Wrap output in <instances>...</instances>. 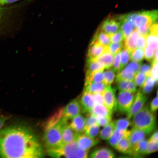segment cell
I'll return each instance as SVG.
<instances>
[{
  "label": "cell",
  "mask_w": 158,
  "mask_h": 158,
  "mask_svg": "<svg viewBox=\"0 0 158 158\" xmlns=\"http://www.w3.org/2000/svg\"><path fill=\"white\" fill-rule=\"evenodd\" d=\"M44 152L32 130L22 125L3 128L0 131V157H43Z\"/></svg>",
  "instance_id": "cell-1"
},
{
  "label": "cell",
  "mask_w": 158,
  "mask_h": 158,
  "mask_svg": "<svg viewBox=\"0 0 158 158\" xmlns=\"http://www.w3.org/2000/svg\"><path fill=\"white\" fill-rule=\"evenodd\" d=\"M133 128L143 130L151 133L155 127L156 118L147 105L144 106L132 117Z\"/></svg>",
  "instance_id": "cell-2"
},
{
  "label": "cell",
  "mask_w": 158,
  "mask_h": 158,
  "mask_svg": "<svg viewBox=\"0 0 158 158\" xmlns=\"http://www.w3.org/2000/svg\"><path fill=\"white\" fill-rule=\"evenodd\" d=\"M87 151L80 149L75 141L68 143H62L56 147L47 150L49 155L56 158H87Z\"/></svg>",
  "instance_id": "cell-3"
},
{
  "label": "cell",
  "mask_w": 158,
  "mask_h": 158,
  "mask_svg": "<svg viewBox=\"0 0 158 158\" xmlns=\"http://www.w3.org/2000/svg\"><path fill=\"white\" fill-rule=\"evenodd\" d=\"M64 121L63 117L56 124L45 130L43 141L47 151L56 147L63 143L62 130Z\"/></svg>",
  "instance_id": "cell-4"
},
{
  "label": "cell",
  "mask_w": 158,
  "mask_h": 158,
  "mask_svg": "<svg viewBox=\"0 0 158 158\" xmlns=\"http://www.w3.org/2000/svg\"><path fill=\"white\" fill-rule=\"evenodd\" d=\"M157 10L142 11L138 12L134 22V25L140 34L146 37L151 26L157 20Z\"/></svg>",
  "instance_id": "cell-5"
},
{
  "label": "cell",
  "mask_w": 158,
  "mask_h": 158,
  "mask_svg": "<svg viewBox=\"0 0 158 158\" xmlns=\"http://www.w3.org/2000/svg\"><path fill=\"white\" fill-rule=\"evenodd\" d=\"M142 61L137 62L131 61L121 70L117 73L115 78V83L121 80L133 81L135 76L139 71Z\"/></svg>",
  "instance_id": "cell-6"
},
{
  "label": "cell",
  "mask_w": 158,
  "mask_h": 158,
  "mask_svg": "<svg viewBox=\"0 0 158 158\" xmlns=\"http://www.w3.org/2000/svg\"><path fill=\"white\" fill-rule=\"evenodd\" d=\"M134 93L125 91H119L117 99V108L121 113H126L130 108L135 96Z\"/></svg>",
  "instance_id": "cell-7"
},
{
  "label": "cell",
  "mask_w": 158,
  "mask_h": 158,
  "mask_svg": "<svg viewBox=\"0 0 158 158\" xmlns=\"http://www.w3.org/2000/svg\"><path fill=\"white\" fill-rule=\"evenodd\" d=\"M148 99V97L139 90L135 96L131 106L126 113L127 117L130 119L144 106Z\"/></svg>",
  "instance_id": "cell-8"
},
{
  "label": "cell",
  "mask_w": 158,
  "mask_h": 158,
  "mask_svg": "<svg viewBox=\"0 0 158 158\" xmlns=\"http://www.w3.org/2000/svg\"><path fill=\"white\" fill-rule=\"evenodd\" d=\"M116 91V88L110 85L106 87L102 93L103 104L113 112L117 108Z\"/></svg>",
  "instance_id": "cell-9"
},
{
  "label": "cell",
  "mask_w": 158,
  "mask_h": 158,
  "mask_svg": "<svg viewBox=\"0 0 158 158\" xmlns=\"http://www.w3.org/2000/svg\"><path fill=\"white\" fill-rule=\"evenodd\" d=\"M75 141L80 149L85 151H88L99 142L98 140L91 138L83 133H78Z\"/></svg>",
  "instance_id": "cell-10"
},
{
  "label": "cell",
  "mask_w": 158,
  "mask_h": 158,
  "mask_svg": "<svg viewBox=\"0 0 158 158\" xmlns=\"http://www.w3.org/2000/svg\"><path fill=\"white\" fill-rule=\"evenodd\" d=\"M81 107L80 99L77 97L73 99L63 109V116L71 118L80 114Z\"/></svg>",
  "instance_id": "cell-11"
},
{
  "label": "cell",
  "mask_w": 158,
  "mask_h": 158,
  "mask_svg": "<svg viewBox=\"0 0 158 158\" xmlns=\"http://www.w3.org/2000/svg\"><path fill=\"white\" fill-rule=\"evenodd\" d=\"M80 103L83 112L85 114H90L96 105L93 94L83 91Z\"/></svg>",
  "instance_id": "cell-12"
},
{
  "label": "cell",
  "mask_w": 158,
  "mask_h": 158,
  "mask_svg": "<svg viewBox=\"0 0 158 158\" xmlns=\"http://www.w3.org/2000/svg\"><path fill=\"white\" fill-rule=\"evenodd\" d=\"M105 47L96 41H92L89 46L87 60H94L107 49Z\"/></svg>",
  "instance_id": "cell-13"
},
{
  "label": "cell",
  "mask_w": 158,
  "mask_h": 158,
  "mask_svg": "<svg viewBox=\"0 0 158 158\" xmlns=\"http://www.w3.org/2000/svg\"><path fill=\"white\" fill-rule=\"evenodd\" d=\"M120 24L116 18H108L104 20L101 25L100 30L109 35L120 29Z\"/></svg>",
  "instance_id": "cell-14"
},
{
  "label": "cell",
  "mask_w": 158,
  "mask_h": 158,
  "mask_svg": "<svg viewBox=\"0 0 158 158\" xmlns=\"http://www.w3.org/2000/svg\"><path fill=\"white\" fill-rule=\"evenodd\" d=\"M78 133L72 128L68 121L65 122L62 127L63 143L66 144L74 141Z\"/></svg>",
  "instance_id": "cell-15"
},
{
  "label": "cell",
  "mask_w": 158,
  "mask_h": 158,
  "mask_svg": "<svg viewBox=\"0 0 158 158\" xmlns=\"http://www.w3.org/2000/svg\"><path fill=\"white\" fill-rule=\"evenodd\" d=\"M150 134L145 130L133 128L130 130L129 136L130 147L127 151L135 144L145 139L146 137Z\"/></svg>",
  "instance_id": "cell-16"
},
{
  "label": "cell",
  "mask_w": 158,
  "mask_h": 158,
  "mask_svg": "<svg viewBox=\"0 0 158 158\" xmlns=\"http://www.w3.org/2000/svg\"><path fill=\"white\" fill-rule=\"evenodd\" d=\"M148 139L146 138L137 142L133 145L125 154L134 157H139L145 155Z\"/></svg>",
  "instance_id": "cell-17"
},
{
  "label": "cell",
  "mask_w": 158,
  "mask_h": 158,
  "mask_svg": "<svg viewBox=\"0 0 158 158\" xmlns=\"http://www.w3.org/2000/svg\"><path fill=\"white\" fill-rule=\"evenodd\" d=\"M140 33L136 28L134 29L131 34L124 40L123 47L131 53L137 48V41Z\"/></svg>",
  "instance_id": "cell-18"
},
{
  "label": "cell",
  "mask_w": 158,
  "mask_h": 158,
  "mask_svg": "<svg viewBox=\"0 0 158 158\" xmlns=\"http://www.w3.org/2000/svg\"><path fill=\"white\" fill-rule=\"evenodd\" d=\"M114 153L110 149L101 147L95 149L91 153L89 157L93 158H113L115 157Z\"/></svg>",
  "instance_id": "cell-19"
},
{
  "label": "cell",
  "mask_w": 158,
  "mask_h": 158,
  "mask_svg": "<svg viewBox=\"0 0 158 158\" xmlns=\"http://www.w3.org/2000/svg\"><path fill=\"white\" fill-rule=\"evenodd\" d=\"M70 125L77 133H81L85 131V118L80 114L71 118Z\"/></svg>",
  "instance_id": "cell-20"
},
{
  "label": "cell",
  "mask_w": 158,
  "mask_h": 158,
  "mask_svg": "<svg viewBox=\"0 0 158 158\" xmlns=\"http://www.w3.org/2000/svg\"><path fill=\"white\" fill-rule=\"evenodd\" d=\"M114 58V56L109 51L107 48L103 53L94 60L103 63L104 65L105 69H108L112 67Z\"/></svg>",
  "instance_id": "cell-21"
},
{
  "label": "cell",
  "mask_w": 158,
  "mask_h": 158,
  "mask_svg": "<svg viewBox=\"0 0 158 158\" xmlns=\"http://www.w3.org/2000/svg\"><path fill=\"white\" fill-rule=\"evenodd\" d=\"M113 112L104 104H96L90 113L96 117L98 116L105 117L112 116Z\"/></svg>",
  "instance_id": "cell-22"
},
{
  "label": "cell",
  "mask_w": 158,
  "mask_h": 158,
  "mask_svg": "<svg viewBox=\"0 0 158 158\" xmlns=\"http://www.w3.org/2000/svg\"><path fill=\"white\" fill-rule=\"evenodd\" d=\"M130 133V130L121 131L115 129L111 137L108 140L109 144L114 148L119 140L124 137L129 136Z\"/></svg>",
  "instance_id": "cell-23"
},
{
  "label": "cell",
  "mask_w": 158,
  "mask_h": 158,
  "mask_svg": "<svg viewBox=\"0 0 158 158\" xmlns=\"http://www.w3.org/2000/svg\"><path fill=\"white\" fill-rule=\"evenodd\" d=\"M107 86L104 82L85 84L84 91L92 94H102Z\"/></svg>",
  "instance_id": "cell-24"
},
{
  "label": "cell",
  "mask_w": 158,
  "mask_h": 158,
  "mask_svg": "<svg viewBox=\"0 0 158 158\" xmlns=\"http://www.w3.org/2000/svg\"><path fill=\"white\" fill-rule=\"evenodd\" d=\"M117 83L116 88L119 91H125L134 93L136 90V86L133 80H121Z\"/></svg>",
  "instance_id": "cell-25"
},
{
  "label": "cell",
  "mask_w": 158,
  "mask_h": 158,
  "mask_svg": "<svg viewBox=\"0 0 158 158\" xmlns=\"http://www.w3.org/2000/svg\"><path fill=\"white\" fill-rule=\"evenodd\" d=\"M63 116V109L61 108L57 110L46 121L44 126L45 130L56 124Z\"/></svg>",
  "instance_id": "cell-26"
},
{
  "label": "cell",
  "mask_w": 158,
  "mask_h": 158,
  "mask_svg": "<svg viewBox=\"0 0 158 158\" xmlns=\"http://www.w3.org/2000/svg\"><path fill=\"white\" fill-rule=\"evenodd\" d=\"M114 121H111L104 127L99 132V138L102 140H108L111 137L115 129Z\"/></svg>",
  "instance_id": "cell-27"
},
{
  "label": "cell",
  "mask_w": 158,
  "mask_h": 158,
  "mask_svg": "<svg viewBox=\"0 0 158 158\" xmlns=\"http://www.w3.org/2000/svg\"><path fill=\"white\" fill-rule=\"evenodd\" d=\"M104 70L86 74L85 84L103 82Z\"/></svg>",
  "instance_id": "cell-28"
},
{
  "label": "cell",
  "mask_w": 158,
  "mask_h": 158,
  "mask_svg": "<svg viewBox=\"0 0 158 158\" xmlns=\"http://www.w3.org/2000/svg\"><path fill=\"white\" fill-rule=\"evenodd\" d=\"M92 41H96L105 47H107L111 42L109 35L101 30L96 34Z\"/></svg>",
  "instance_id": "cell-29"
},
{
  "label": "cell",
  "mask_w": 158,
  "mask_h": 158,
  "mask_svg": "<svg viewBox=\"0 0 158 158\" xmlns=\"http://www.w3.org/2000/svg\"><path fill=\"white\" fill-rule=\"evenodd\" d=\"M105 69L104 65L95 60H87L86 74H89Z\"/></svg>",
  "instance_id": "cell-30"
},
{
  "label": "cell",
  "mask_w": 158,
  "mask_h": 158,
  "mask_svg": "<svg viewBox=\"0 0 158 158\" xmlns=\"http://www.w3.org/2000/svg\"><path fill=\"white\" fill-rule=\"evenodd\" d=\"M129 136L124 137L119 140L114 147L115 149L120 152L125 154L130 147Z\"/></svg>",
  "instance_id": "cell-31"
},
{
  "label": "cell",
  "mask_w": 158,
  "mask_h": 158,
  "mask_svg": "<svg viewBox=\"0 0 158 158\" xmlns=\"http://www.w3.org/2000/svg\"><path fill=\"white\" fill-rule=\"evenodd\" d=\"M120 29L122 32L125 40L132 33L135 27L134 24L124 21L120 23Z\"/></svg>",
  "instance_id": "cell-32"
},
{
  "label": "cell",
  "mask_w": 158,
  "mask_h": 158,
  "mask_svg": "<svg viewBox=\"0 0 158 158\" xmlns=\"http://www.w3.org/2000/svg\"><path fill=\"white\" fill-rule=\"evenodd\" d=\"M158 32H149L146 36V45L154 50L158 49Z\"/></svg>",
  "instance_id": "cell-33"
},
{
  "label": "cell",
  "mask_w": 158,
  "mask_h": 158,
  "mask_svg": "<svg viewBox=\"0 0 158 158\" xmlns=\"http://www.w3.org/2000/svg\"><path fill=\"white\" fill-rule=\"evenodd\" d=\"M120 52L121 64L120 69L118 73L121 70L127 65L130 59L131 54L127 49L123 47Z\"/></svg>",
  "instance_id": "cell-34"
},
{
  "label": "cell",
  "mask_w": 158,
  "mask_h": 158,
  "mask_svg": "<svg viewBox=\"0 0 158 158\" xmlns=\"http://www.w3.org/2000/svg\"><path fill=\"white\" fill-rule=\"evenodd\" d=\"M114 122L115 129L121 131L127 130L131 124L130 119L127 117L118 119Z\"/></svg>",
  "instance_id": "cell-35"
},
{
  "label": "cell",
  "mask_w": 158,
  "mask_h": 158,
  "mask_svg": "<svg viewBox=\"0 0 158 158\" xmlns=\"http://www.w3.org/2000/svg\"><path fill=\"white\" fill-rule=\"evenodd\" d=\"M103 71V82L107 86L113 82L115 77V72L112 68L106 69Z\"/></svg>",
  "instance_id": "cell-36"
},
{
  "label": "cell",
  "mask_w": 158,
  "mask_h": 158,
  "mask_svg": "<svg viewBox=\"0 0 158 158\" xmlns=\"http://www.w3.org/2000/svg\"><path fill=\"white\" fill-rule=\"evenodd\" d=\"M143 50L138 48L135 49L131 53L130 60L137 62L142 61L144 58Z\"/></svg>",
  "instance_id": "cell-37"
},
{
  "label": "cell",
  "mask_w": 158,
  "mask_h": 158,
  "mask_svg": "<svg viewBox=\"0 0 158 158\" xmlns=\"http://www.w3.org/2000/svg\"><path fill=\"white\" fill-rule=\"evenodd\" d=\"M138 13V12H134L121 15L118 16L115 18L119 23L122 22L127 21L134 24L135 19Z\"/></svg>",
  "instance_id": "cell-38"
},
{
  "label": "cell",
  "mask_w": 158,
  "mask_h": 158,
  "mask_svg": "<svg viewBox=\"0 0 158 158\" xmlns=\"http://www.w3.org/2000/svg\"><path fill=\"white\" fill-rule=\"evenodd\" d=\"M100 126L97 123H95L85 130V134L92 138H95L99 134Z\"/></svg>",
  "instance_id": "cell-39"
},
{
  "label": "cell",
  "mask_w": 158,
  "mask_h": 158,
  "mask_svg": "<svg viewBox=\"0 0 158 158\" xmlns=\"http://www.w3.org/2000/svg\"><path fill=\"white\" fill-rule=\"evenodd\" d=\"M147 77L145 74L138 71L135 75L133 80L136 86L141 88L145 83Z\"/></svg>",
  "instance_id": "cell-40"
},
{
  "label": "cell",
  "mask_w": 158,
  "mask_h": 158,
  "mask_svg": "<svg viewBox=\"0 0 158 158\" xmlns=\"http://www.w3.org/2000/svg\"><path fill=\"white\" fill-rule=\"evenodd\" d=\"M123 47L122 42L120 43L111 42L107 46L109 51L114 56L120 51Z\"/></svg>",
  "instance_id": "cell-41"
},
{
  "label": "cell",
  "mask_w": 158,
  "mask_h": 158,
  "mask_svg": "<svg viewBox=\"0 0 158 158\" xmlns=\"http://www.w3.org/2000/svg\"><path fill=\"white\" fill-rule=\"evenodd\" d=\"M158 151V142L149 140L147 144L145 155L155 152Z\"/></svg>",
  "instance_id": "cell-42"
},
{
  "label": "cell",
  "mask_w": 158,
  "mask_h": 158,
  "mask_svg": "<svg viewBox=\"0 0 158 158\" xmlns=\"http://www.w3.org/2000/svg\"><path fill=\"white\" fill-rule=\"evenodd\" d=\"M109 36L111 42L120 43L125 40L123 34L120 30Z\"/></svg>",
  "instance_id": "cell-43"
},
{
  "label": "cell",
  "mask_w": 158,
  "mask_h": 158,
  "mask_svg": "<svg viewBox=\"0 0 158 158\" xmlns=\"http://www.w3.org/2000/svg\"><path fill=\"white\" fill-rule=\"evenodd\" d=\"M144 57L145 59L150 62H152L154 58V49L146 45L144 49Z\"/></svg>",
  "instance_id": "cell-44"
},
{
  "label": "cell",
  "mask_w": 158,
  "mask_h": 158,
  "mask_svg": "<svg viewBox=\"0 0 158 158\" xmlns=\"http://www.w3.org/2000/svg\"><path fill=\"white\" fill-rule=\"evenodd\" d=\"M120 51L114 56L112 69L116 73H118L121 64Z\"/></svg>",
  "instance_id": "cell-45"
},
{
  "label": "cell",
  "mask_w": 158,
  "mask_h": 158,
  "mask_svg": "<svg viewBox=\"0 0 158 158\" xmlns=\"http://www.w3.org/2000/svg\"><path fill=\"white\" fill-rule=\"evenodd\" d=\"M97 123L100 126L104 127L111 122L112 116H96Z\"/></svg>",
  "instance_id": "cell-46"
},
{
  "label": "cell",
  "mask_w": 158,
  "mask_h": 158,
  "mask_svg": "<svg viewBox=\"0 0 158 158\" xmlns=\"http://www.w3.org/2000/svg\"><path fill=\"white\" fill-rule=\"evenodd\" d=\"M85 118V130L92 125L97 123L95 116L90 114Z\"/></svg>",
  "instance_id": "cell-47"
},
{
  "label": "cell",
  "mask_w": 158,
  "mask_h": 158,
  "mask_svg": "<svg viewBox=\"0 0 158 158\" xmlns=\"http://www.w3.org/2000/svg\"><path fill=\"white\" fill-rule=\"evenodd\" d=\"M151 64L150 75L154 79L158 80V61L153 60Z\"/></svg>",
  "instance_id": "cell-48"
},
{
  "label": "cell",
  "mask_w": 158,
  "mask_h": 158,
  "mask_svg": "<svg viewBox=\"0 0 158 158\" xmlns=\"http://www.w3.org/2000/svg\"><path fill=\"white\" fill-rule=\"evenodd\" d=\"M151 64L147 63H144L141 64L139 71L145 74L147 76L150 75L151 69Z\"/></svg>",
  "instance_id": "cell-49"
},
{
  "label": "cell",
  "mask_w": 158,
  "mask_h": 158,
  "mask_svg": "<svg viewBox=\"0 0 158 158\" xmlns=\"http://www.w3.org/2000/svg\"><path fill=\"white\" fill-rule=\"evenodd\" d=\"M146 37L140 34L137 41V47L144 49L146 46Z\"/></svg>",
  "instance_id": "cell-50"
},
{
  "label": "cell",
  "mask_w": 158,
  "mask_h": 158,
  "mask_svg": "<svg viewBox=\"0 0 158 158\" xmlns=\"http://www.w3.org/2000/svg\"><path fill=\"white\" fill-rule=\"evenodd\" d=\"M158 104V92H157L156 96L151 101L150 107V110L154 113L157 109Z\"/></svg>",
  "instance_id": "cell-51"
},
{
  "label": "cell",
  "mask_w": 158,
  "mask_h": 158,
  "mask_svg": "<svg viewBox=\"0 0 158 158\" xmlns=\"http://www.w3.org/2000/svg\"><path fill=\"white\" fill-rule=\"evenodd\" d=\"M141 88L142 89L141 92L144 94L146 95L152 92L153 90L154 87L144 84Z\"/></svg>",
  "instance_id": "cell-52"
},
{
  "label": "cell",
  "mask_w": 158,
  "mask_h": 158,
  "mask_svg": "<svg viewBox=\"0 0 158 158\" xmlns=\"http://www.w3.org/2000/svg\"><path fill=\"white\" fill-rule=\"evenodd\" d=\"M96 104H103V98L102 94H93Z\"/></svg>",
  "instance_id": "cell-53"
},
{
  "label": "cell",
  "mask_w": 158,
  "mask_h": 158,
  "mask_svg": "<svg viewBox=\"0 0 158 158\" xmlns=\"http://www.w3.org/2000/svg\"><path fill=\"white\" fill-rule=\"evenodd\" d=\"M148 139L149 140L158 142V137L157 130L154 132Z\"/></svg>",
  "instance_id": "cell-54"
},
{
  "label": "cell",
  "mask_w": 158,
  "mask_h": 158,
  "mask_svg": "<svg viewBox=\"0 0 158 158\" xmlns=\"http://www.w3.org/2000/svg\"><path fill=\"white\" fill-rule=\"evenodd\" d=\"M8 118L6 117H0V131L3 128L6 121L7 120Z\"/></svg>",
  "instance_id": "cell-55"
},
{
  "label": "cell",
  "mask_w": 158,
  "mask_h": 158,
  "mask_svg": "<svg viewBox=\"0 0 158 158\" xmlns=\"http://www.w3.org/2000/svg\"><path fill=\"white\" fill-rule=\"evenodd\" d=\"M20 0H0V5H2L6 4H11Z\"/></svg>",
  "instance_id": "cell-56"
},
{
  "label": "cell",
  "mask_w": 158,
  "mask_h": 158,
  "mask_svg": "<svg viewBox=\"0 0 158 158\" xmlns=\"http://www.w3.org/2000/svg\"><path fill=\"white\" fill-rule=\"evenodd\" d=\"M153 60L158 61V49H155L154 51V58Z\"/></svg>",
  "instance_id": "cell-57"
},
{
  "label": "cell",
  "mask_w": 158,
  "mask_h": 158,
  "mask_svg": "<svg viewBox=\"0 0 158 158\" xmlns=\"http://www.w3.org/2000/svg\"><path fill=\"white\" fill-rule=\"evenodd\" d=\"M3 11L2 10V9L1 7V5H0V21L1 20V19H2V18L3 16Z\"/></svg>",
  "instance_id": "cell-58"
}]
</instances>
